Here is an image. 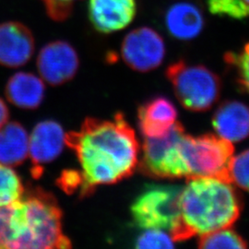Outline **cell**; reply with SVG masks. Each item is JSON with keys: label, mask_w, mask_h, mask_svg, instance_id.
<instances>
[{"label": "cell", "mask_w": 249, "mask_h": 249, "mask_svg": "<svg viewBox=\"0 0 249 249\" xmlns=\"http://www.w3.org/2000/svg\"><path fill=\"white\" fill-rule=\"evenodd\" d=\"M176 241L168 231L148 229L136 241L137 249H173Z\"/></svg>", "instance_id": "cell-23"}, {"label": "cell", "mask_w": 249, "mask_h": 249, "mask_svg": "<svg viewBox=\"0 0 249 249\" xmlns=\"http://www.w3.org/2000/svg\"><path fill=\"white\" fill-rule=\"evenodd\" d=\"M248 242L230 227L199 236V249H248Z\"/></svg>", "instance_id": "cell-18"}, {"label": "cell", "mask_w": 249, "mask_h": 249, "mask_svg": "<svg viewBox=\"0 0 249 249\" xmlns=\"http://www.w3.org/2000/svg\"><path fill=\"white\" fill-rule=\"evenodd\" d=\"M47 15L54 21H64L70 18L73 7L78 0H41Z\"/></svg>", "instance_id": "cell-24"}, {"label": "cell", "mask_w": 249, "mask_h": 249, "mask_svg": "<svg viewBox=\"0 0 249 249\" xmlns=\"http://www.w3.org/2000/svg\"><path fill=\"white\" fill-rule=\"evenodd\" d=\"M35 52V38L22 23L0 24V65L18 68L25 65Z\"/></svg>", "instance_id": "cell-12"}, {"label": "cell", "mask_w": 249, "mask_h": 249, "mask_svg": "<svg viewBox=\"0 0 249 249\" xmlns=\"http://www.w3.org/2000/svg\"><path fill=\"white\" fill-rule=\"evenodd\" d=\"M212 14L235 19L249 18V5L245 0H208Z\"/></svg>", "instance_id": "cell-20"}, {"label": "cell", "mask_w": 249, "mask_h": 249, "mask_svg": "<svg viewBox=\"0 0 249 249\" xmlns=\"http://www.w3.org/2000/svg\"><path fill=\"white\" fill-rule=\"evenodd\" d=\"M224 60L235 71L238 83L249 93V42L240 52L226 53Z\"/></svg>", "instance_id": "cell-21"}, {"label": "cell", "mask_w": 249, "mask_h": 249, "mask_svg": "<svg viewBox=\"0 0 249 249\" xmlns=\"http://www.w3.org/2000/svg\"><path fill=\"white\" fill-rule=\"evenodd\" d=\"M29 155V135L18 122L6 123L0 127V162L17 166Z\"/></svg>", "instance_id": "cell-17"}, {"label": "cell", "mask_w": 249, "mask_h": 249, "mask_svg": "<svg viewBox=\"0 0 249 249\" xmlns=\"http://www.w3.org/2000/svg\"><path fill=\"white\" fill-rule=\"evenodd\" d=\"M179 150L184 178H216L231 183L228 167L234 151L232 143L213 134L185 133Z\"/></svg>", "instance_id": "cell-4"}, {"label": "cell", "mask_w": 249, "mask_h": 249, "mask_svg": "<svg viewBox=\"0 0 249 249\" xmlns=\"http://www.w3.org/2000/svg\"><path fill=\"white\" fill-rule=\"evenodd\" d=\"M185 133L182 124L177 122L160 138H145L141 163L143 173L156 178H184L179 144Z\"/></svg>", "instance_id": "cell-7"}, {"label": "cell", "mask_w": 249, "mask_h": 249, "mask_svg": "<svg viewBox=\"0 0 249 249\" xmlns=\"http://www.w3.org/2000/svg\"><path fill=\"white\" fill-rule=\"evenodd\" d=\"M80 66L76 50L67 42L54 41L45 45L37 57V69L42 79L52 86L72 80Z\"/></svg>", "instance_id": "cell-9"}, {"label": "cell", "mask_w": 249, "mask_h": 249, "mask_svg": "<svg viewBox=\"0 0 249 249\" xmlns=\"http://www.w3.org/2000/svg\"><path fill=\"white\" fill-rule=\"evenodd\" d=\"M65 142L80 161L81 196L130 177L139 162L140 145L121 114L113 120L87 118L79 131L66 134Z\"/></svg>", "instance_id": "cell-1"}, {"label": "cell", "mask_w": 249, "mask_h": 249, "mask_svg": "<svg viewBox=\"0 0 249 249\" xmlns=\"http://www.w3.org/2000/svg\"><path fill=\"white\" fill-rule=\"evenodd\" d=\"M228 172L231 184L249 191V150L231 157Z\"/></svg>", "instance_id": "cell-22"}, {"label": "cell", "mask_w": 249, "mask_h": 249, "mask_svg": "<svg viewBox=\"0 0 249 249\" xmlns=\"http://www.w3.org/2000/svg\"><path fill=\"white\" fill-rule=\"evenodd\" d=\"M9 116V108L4 103V101L0 99V127L8 122Z\"/></svg>", "instance_id": "cell-26"}, {"label": "cell", "mask_w": 249, "mask_h": 249, "mask_svg": "<svg viewBox=\"0 0 249 249\" xmlns=\"http://www.w3.org/2000/svg\"><path fill=\"white\" fill-rule=\"evenodd\" d=\"M59 184L67 193H72L79 188L80 190L82 186V178L80 172L66 171L60 178Z\"/></svg>", "instance_id": "cell-25"}, {"label": "cell", "mask_w": 249, "mask_h": 249, "mask_svg": "<svg viewBox=\"0 0 249 249\" xmlns=\"http://www.w3.org/2000/svg\"><path fill=\"white\" fill-rule=\"evenodd\" d=\"M45 91V84L42 79L32 73L18 72L8 81L6 97L15 107L34 110L42 104Z\"/></svg>", "instance_id": "cell-16"}, {"label": "cell", "mask_w": 249, "mask_h": 249, "mask_svg": "<svg viewBox=\"0 0 249 249\" xmlns=\"http://www.w3.org/2000/svg\"><path fill=\"white\" fill-rule=\"evenodd\" d=\"M165 51L162 37L150 27H140L128 33L121 46L124 62L138 72L157 69L164 59Z\"/></svg>", "instance_id": "cell-8"}, {"label": "cell", "mask_w": 249, "mask_h": 249, "mask_svg": "<svg viewBox=\"0 0 249 249\" xmlns=\"http://www.w3.org/2000/svg\"><path fill=\"white\" fill-rule=\"evenodd\" d=\"M71 248L62 228V213L53 195L30 189L0 207V249Z\"/></svg>", "instance_id": "cell-2"}, {"label": "cell", "mask_w": 249, "mask_h": 249, "mask_svg": "<svg viewBox=\"0 0 249 249\" xmlns=\"http://www.w3.org/2000/svg\"><path fill=\"white\" fill-rule=\"evenodd\" d=\"M181 188L169 185H151L143 189L131 206L134 223L144 230H163L172 235L180 217Z\"/></svg>", "instance_id": "cell-6"}, {"label": "cell", "mask_w": 249, "mask_h": 249, "mask_svg": "<svg viewBox=\"0 0 249 249\" xmlns=\"http://www.w3.org/2000/svg\"><path fill=\"white\" fill-rule=\"evenodd\" d=\"M24 191L18 174L10 166L0 162V207L18 200Z\"/></svg>", "instance_id": "cell-19"}, {"label": "cell", "mask_w": 249, "mask_h": 249, "mask_svg": "<svg viewBox=\"0 0 249 249\" xmlns=\"http://www.w3.org/2000/svg\"><path fill=\"white\" fill-rule=\"evenodd\" d=\"M204 22L202 11L188 2L173 5L165 15V25L170 35L181 41H189L199 36Z\"/></svg>", "instance_id": "cell-15"}, {"label": "cell", "mask_w": 249, "mask_h": 249, "mask_svg": "<svg viewBox=\"0 0 249 249\" xmlns=\"http://www.w3.org/2000/svg\"><path fill=\"white\" fill-rule=\"evenodd\" d=\"M178 111L165 97H156L139 109V125L145 138H160L176 124Z\"/></svg>", "instance_id": "cell-14"}, {"label": "cell", "mask_w": 249, "mask_h": 249, "mask_svg": "<svg viewBox=\"0 0 249 249\" xmlns=\"http://www.w3.org/2000/svg\"><path fill=\"white\" fill-rule=\"evenodd\" d=\"M166 77L178 101L187 110L205 112L220 98L221 80L205 66L180 60L169 66Z\"/></svg>", "instance_id": "cell-5"}, {"label": "cell", "mask_w": 249, "mask_h": 249, "mask_svg": "<svg viewBox=\"0 0 249 249\" xmlns=\"http://www.w3.org/2000/svg\"><path fill=\"white\" fill-rule=\"evenodd\" d=\"M242 208V198L231 183L216 178H190L181 188L180 217L172 236L182 242L231 227Z\"/></svg>", "instance_id": "cell-3"}, {"label": "cell", "mask_w": 249, "mask_h": 249, "mask_svg": "<svg viewBox=\"0 0 249 249\" xmlns=\"http://www.w3.org/2000/svg\"><path fill=\"white\" fill-rule=\"evenodd\" d=\"M66 134L55 121L45 120L36 124L29 137V155L31 157L34 178H38L46 163L55 160L66 145Z\"/></svg>", "instance_id": "cell-10"}, {"label": "cell", "mask_w": 249, "mask_h": 249, "mask_svg": "<svg viewBox=\"0 0 249 249\" xmlns=\"http://www.w3.org/2000/svg\"><path fill=\"white\" fill-rule=\"evenodd\" d=\"M214 129L219 137L238 142L249 137V107L239 101H225L214 113Z\"/></svg>", "instance_id": "cell-13"}, {"label": "cell", "mask_w": 249, "mask_h": 249, "mask_svg": "<svg viewBox=\"0 0 249 249\" xmlns=\"http://www.w3.org/2000/svg\"><path fill=\"white\" fill-rule=\"evenodd\" d=\"M91 25L101 34L109 35L128 26L136 17V0H89Z\"/></svg>", "instance_id": "cell-11"}, {"label": "cell", "mask_w": 249, "mask_h": 249, "mask_svg": "<svg viewBox=\"0 0 249 249\" xmlns=\"http://www.w3.org/2000/svg\"><path fill=\"white\" fill-rule=\"evenodd\" d=\"M245 1H246V2H247V3L249 5V0H245Z\"/></svg>", "instance_id": "cell-27"}]
</instances>
